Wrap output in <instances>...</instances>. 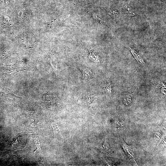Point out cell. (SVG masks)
<instances>
[{
    "instance_id": "obj_1",
    "label": "cell",
    "mask_w": 166,
    "mask_h": 166,
    "mask_svg": "<svg viewBox=\"0 0 166 166\" xmlns=\"http://www.w3.org/2000/svg\"><path fill=\"white\" fill-rule=\"evenodd\" d=\"M122 143L123 148L128 157L133 164L137 165L135 160L134 155L131 147L127 145L124 141H122Z\"/></svg>"
},
{
    "instance_id": "obj_2",
    "label": "cell",
    "mask_w": 166,
    "mask_h": 166,
    "mask_svg": "<svg viewBox=\"0 0 166 166\" xmlns=\"http://www.w3.org/2000/svg\"><path fill=\"white\" fill-rule=\"evenodd\" d=\"M122 7L125 13L129 16L134 17L137 15L136 11L129 5L124 3L122 4Z\"/></svg>"
},
{
    "instance_id": "obj_3",
    "label": "cell",
    "mask_w": 166,
    "mask_h": 166,
    "mask_svg": "<svg viewBox=\"0 0 166 166\" xmlns=\"http://www.w3.org/2000/svg\"><path fill=\"white\" fill-rule=\"evenodd\" d=\"M126 47L130 51L133 56L137 61L139 62L142 64L145 63L141 56L135 50L131 47Z\"/></svg>"
},
{
    "instance_id": "obj_4",
    "label": "cell",
    "mask_w": 166,
    "mask_h": 166,
    "mask_svg": "<svg viewBox=\"0 0 166 166\" xmlns=\"http://www.w3.org/2000/svg\"><path fill=\"white\" fill-rule=\"evenodd\" d=\"M83 77L86 80H88L92 75V71L89 68H84L82 69Z\"/></svg>"
},
{
    "instance_id": "obj_5",
    "label": "cell",
    "mask_w": 166,
    "mask_h": 166,
    "mask_svg": "<svg viewBox=\"0 0 166 166\" xmlns=\"http://www.w3.org/2000/svg\"><path fill=\"white\" fill-rule=\"evenodd\" d=\"M131 101V97L129 96H125L124 99V103L126 105L130 104Z\"/></svg>"
},
{
    "instance_id": "obj_6",
    "label": "cell",
    "mask_w": 166,
    "mask_h": 166,
    "mask_svg": "<svg viewBox=\"0 0 166 166\" xmlns=\"http://www.w3.org/2000/svg\"><path fill=\"white\" fill-rule=\"evenodd\" d=\"M106 90L110 93H111L112 89V86L110 82H108L106 86Z\"/></svg>"
},
{
    "instance_id": "obj_7",
    "label": "cell",
    "mask_w": 166,
    "mask_h": 166,
    "mask_svg": "<svg viewBox=\"0 0 166 166\" xmlns=\"http://www.w3.org/2000/svg\"><path fill=\"white\" fill-rule=\"evenodd\" d=\"M162 1H165V0H162Z\"/></svg>"
}]
</instances>
